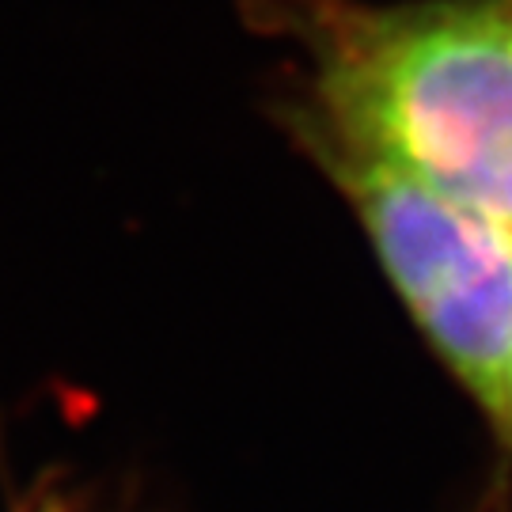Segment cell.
Segmentation results:
<instances>
[{"mask_svg":"<svg viewBox=\"0 0 512 512\" xmlns=\"http://www.w3.org/2000/svg\"><path fill=\"white\" fill-rule=\"evenodd\" d=\"M311 57L300 141L365 152L512 232V0H277Z\"/></svg>","mask_w":512,"mask_h":512,"instance_id":"6da1fadb","label":"cell"},{"mask_svg":"<svg viewBox=\"0 0 512 512\" xmlns=\"http://www.w3.org/2000/svg\"><path fill=\"white\" fill-rule=\"evenodd\" d=\"M342 186L414 323L486 414L501 421L512 365V232L399 167L308 141Z\"/></svg>","mask_w":512,"mask_h":512,"instance_id":"7a4b0ae2","label":"cell"},{"mask_svg":"<svg viewBox=\"0 0 512 512\" xmlns=\"http://www.w3.org/2000/svg\"><path fill=\"white\" fill-rule=\"evenodd\" d=\"M505 433L512 437V365H509V391H505V410H501V421H497Z\"/></svg>","mask_w":512,"mask_h":512,"instance_id":"3957f363","label":"cell"}]
</instances>
